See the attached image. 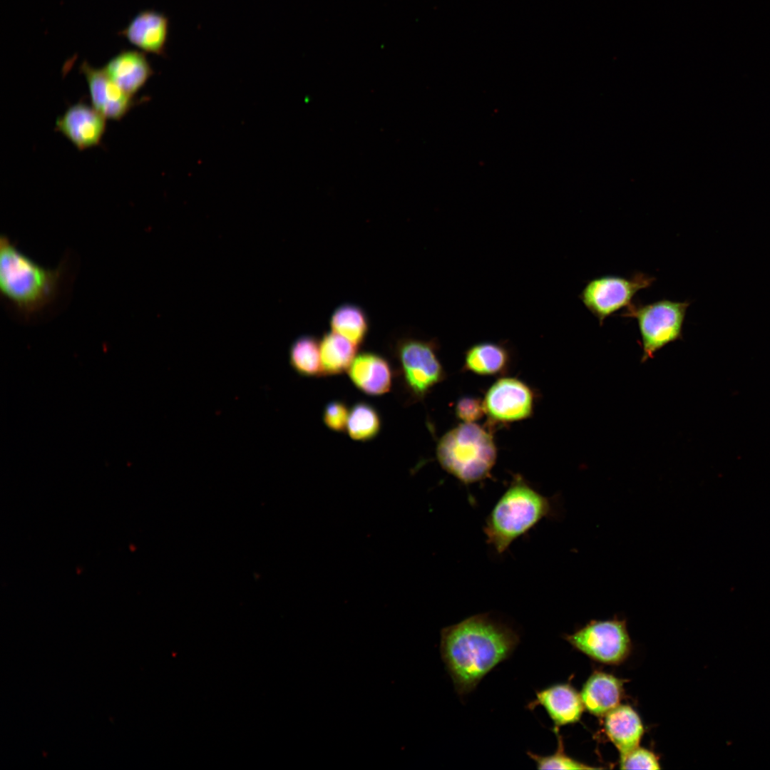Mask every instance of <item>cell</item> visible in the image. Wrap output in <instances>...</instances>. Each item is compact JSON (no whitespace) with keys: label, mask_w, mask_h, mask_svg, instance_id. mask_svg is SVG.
Returning <instances> with one entry per match:
<instances>
[{"label":"cell","mask_w":770,"mask_h":770,"mask_svg":"<svg viewBox=\"0 0 770 770\" xmlns=\"http://www.w3.org/2000/svg\"><path fill=\"white\" fill-rule=\"evenodd\" d=\"M520 642L506 623L483 613L443 628L440 652L459 696L476 689L495 667L513 654Z\"/></svg>","instance_id":"1"},{"label":"cell","mask_w":770,"mask_h":770,"mask_svg":"<svg viewBox=\"0 0 770 770\" xmlns=\"http://www.w3.org/2000/svg\"><path fill=\"white\" fill-rule=\"evenodd\" d=\"M62 268H45L21 252L5 235L0 238L1 294L26 315L43 309L55 298Z\"/></svg>","instance_id":"2"},{"label":"cell","mask_w":770,"mask_h":770,"mask_svg":"<svg viewBox=\"0 0 770 770\" xmlns=\"http://www.w3.org/2000/svg\"><path fill=\"white\" fill-rule=\"evenodd\" d=\"M554 515L553 502L518 476L486 518L487 543L498 554L503 553L518 538Z\"/></svg>","instance_id":"3"},{"label":"cell","mask_w":770,"mask_h":770,"mask_svg":"<svg viewBox=\"0 0 770 770\" xmlns=\"http://www.w3.org/2000/svg\"><path fill=\"white\" fill-rule=\"evenodd\" d=\"M436 453L446 471L470 484L489 475L497 450L491 433L484 427L475 422H463L442 436Z\"/></svg>","instance_id":"4"},{"label":"cell","mask_w":770,"mask_h":770,"mask_svg":"<svg viewBox=\"0 0 770 770\" xmlns=\"http://www.w3.org/2000/svg\"><path fill=\"white\" fill-rule=\"evenodd\" d=\"M689 302L662 299L647 304H632L621 316L636 319L642 344V361L654 356L667 344L682 336Z\"/></svg>","instance_id":"5"},{"label":"cell","mask_w":770,"mask_h":770,"mask_svg":"<svg viewBox=\"0 0 770 770\" xmlns=\"http://www.w3.org/2000/svg\"><path fill=\"white\" fill-rule=\"evenodd\" d=\"M437 348L433 339L414 337L401 338L396 344L395 354L405 386L416 399H423L445 376Z\"/></svg>","instance_id":"6"},{"label":"cell","mask_w":770,"mask_h":770,"mask_svg":"<svg viewBox=\"0 0 770 770\" xmlns=\"http://www.w3.org/2000/svg\"><path fill=\"white\" fill-rule=\"evenodd\" d=\"M565 639L592 659L607 664L622 662L631 651L625 620H592Z\"/></svg>","instance_id":"7"},{"label":"cell","mask_w":770,"mask_h":770,"mask_svg":"<svg viewBox=\"0 0 770 770\" xmlns=\"http://www.w3.org/2000/svg\"><path fill=\"white\" fill-rule=\"evenodd\" d=\"M655 278L636 273L630 278L605 275L590 280L579 295L584 306L602 325L607 317L632 304L635 295Z\"/></svg>","instance_id":"8"},{"label":"cell","mask_w":770,"mask_h":770,"mask_svg":"<svg viewBox=\"0 0 770 770\" xmlns=\"http://www.w3.org/2000/svg\"><path fill=\"white\" fill-rule=\"evenodd\" d=\"M483 404L486 412L493 419L511 422L531 415L534 395L531 389L521 380L503 377L488 389Z\"/></svg>","instance_id":"9"},{"label":"cell","mask_w":770,"mask_h":770,"mask_svg":"<svg viewBox=\"0 0 770 770\" xmlns=\"http://www.w3.org/2000/svg\"><path fill=\"white\" fill-rule=\"evenodd\" d=\"M106 120L91 104L78 101L57 118L55 130L82 151L101 144L106 130Z\"/></svg>","instance_id":"10"},{"label":"cell","mask_w":770,"mask_h":770,"mask_svg":"<svg viewBox=\"0 0 770 770\" xmlns=\"http://www.w3.org/2000/svg\"><path fill=\"white\" fill-rule=\"evenodd\" d=\"M80 71L86 81L91 105L107 120H121L135 105L134 96L120 88L103 68H96L83 61Z\"/></svg>","instance_id":"11"},{"label":"cell","mask_w":770,"mask_h":770,"mask_svg":"<svg viewBox=\"0 0 770 770\" xmlns=\"http://www.w3.org/2000/svg\"><path fill=\"white\" fill-rule=\"evenodd\" d=\"M538 706L545 709L555 725V733L560 727L578 722L585 709L580 693L570 683L554 684L536 691L535 698L526 708L533 710Z\"/></svg>","instance_id":"12"},{"label":"cell","mask_w":770,"mask_h":770,"mask_svg":"<svg viewBox=\"0 0 770 770\" xmlns=\"http://www.w3.org/2000/svg\"><path fill=\"white\" fill-rule=\"evenodd\" d=\"M168 28V19L163 13L144 10L138 13L119 34L142 52L163 55Z\"/></svg>","instance_id":"13"},{"label":"cell","mask_w":770,"mask_h":770,"mask_svg":"<svg viewBox=\"0 0 770 770\" xmlns=\"http://www.w3.org/2000/svg\"><path fill=\"white\" fill-rule=\"evenodd\" d=\"M349 379L369 396H381L392 386L393 371L389 361L380 354L363 352L356 355L347 370Z\"/></svg>","instance_id":"14"},{"label":"cell","mask_w":770,"mask_h":770,"mask_svg":"<svg viewBox=\"0 0 770 770\" xmlns=\"http://www.w3.org/2000/svg\"><path fill=\"white\" fill-rule=\"evenodd\" d=\"M109 78L123 91L134 96L153 73L144 52L123 50L103 67Z\"/></svg>","instance_id":"15"},{"label":"cell","mask_w":770,"mask_h":770,"mask_svg":"<svg viewBox=\"0 0 770 770\" xmlns=\"http://www.w3.org/2000/svg\"><path fill=\"white\" fill-rule=\"evenodd\" d=\"M623 681L602 672H595L584 684L580 696L585 709L590 714L605 716L620 704Z\"/></svg>","instance_id":"16"},{"label":"cell","mask_w":770,"mask_h":770,"mask_svg":"<svg viewBox=\"0 0 770 770\" xmlns=\"http://www.w3.org/2000/svg\"><path fill=\"white\" fill-rule=\"evenodd\" d=\"M605 730L620 758L639 746L644 734L640 716L627 704H620L605 715Z\"/></svg>","instance_id":"17"},{"label":"cell","mask_w":770,"mask_h":770,"mask_svg":"<svg viewBox=\"0 0 770 770\" xmlns=\"http://www.w3.org/2000/svg\"><path fill=\"white\" fill-rule=\"evenodd\" d=\"M321 376H334L347 371L356 356L358 346L334 332L325 333L319 340Z\"/></svg>","instance_id":"18"},{"label":"cell","mask_w":770,"mask_h":770,"mask_svg":"<svg viewBox=\"0 0 770 770\" xmlns=\"http://www.w3.org/2000/svg\"><path fill=\"white\" fill-rule=\"evenodd\" d=\"M510 361L508 349L502 344L483 342L471 346L465 354L466 369L481 375H494L505 371Z\"/></svg>","instance_id":"19"},{"label":"cell","mask_w":770,"mask_h":770,"mask_svg":"<svg viewBox=\"0 0 770 770\" xmlns=\"http://www.w3.org/2000/svg\"><path fill=\"white\" fill-rule=\"evenodd\" d=\"M329 325L334 332L360 346L369 330V321L365 311L358 305L345 303L332 312Z\"/></svg>","instance_id":"20"},{"label":"cell","mask_w":770,"mask_h":770,"mask_svg":"<svg viewBox=\"0 0 770 770\" xmlns=\"http://www.w3.org/2000/svg\"><path fill=\"white\" fill-rule=\"evenodd\" d=\"M289 361L291 367L300 376H321L319 340L311 335L296 339L289 349Z\"/></svg>","instance_id":"21"},{"label":"cell","mask_w":770,"mask_h":770,"mask_svg":"<svg viewBox=\"0 0 770 770\" xmlns=\"http://www.w3.org/2000/svg\"><path fill=\"white\" fill-rule=\"evenodd\" d=\"M381 428V416L371 404L359 401L349 409L346 430L351 439L362 442L371 441L378 436Z\"/></svg>","instance_id":"22"},{"label":"cell","mask_w":770,"mask_h":770,"mask_svg":"<svg viewBox=\"0 0 770 770\" xmlns=\"http://www.w3.org/2000/svg\"><path fill=\"white\" fill-rule=\"evenodd\" d=\"M558 737V748L555 752L551 755L541 756L530 751H527V755L536 764L538 769H595L597 767L590 766L582 763L566 754L565 751L563 740L559 732L555 733Z\"/></svg>","instance_id":"23"},{"label":"cell","mask_w":770,"mask_h":770,"mask_svg":"<svg viewBox=\"0 0 770 770\" xmlns=\"http://www.w3.org/2000/svg\"><path fill=\"white\" fill-rule=\"evenodd\" d=\"M620 768L622 769H660L657 756L651 751L637 746L620 758Z\"/></svg>","instance_id":"24"},{"label":"cell","mask_w":770,"mask_h":770,"mask_svg":"<svg viewBox=\"0 0 770 770\" xmlns=\"http://www.w3.org/2000/svg\"><path fill=\"white\" fill-rule=\"evenodd\" d=\"M349 410L341 401H331L327 404L322 413L324 425L334 432H344L346 429Z\"/></svg>","instance_id":"25"},{"label":"cell","mask_w":770,"mask_h":770,"mask_svg":"<svg viewBox=\"0 0 770 770\" xmlns=\"http://www.w3.org/2000/svg\"><path fill=\"white\" fill-rule=\"evenodd\" d=\"M456 414L463 422H475L486 412L483 401L480 399L466 396L459 399L456 404Z\"/></svg>","instance_id":"26"}]
</instances>
